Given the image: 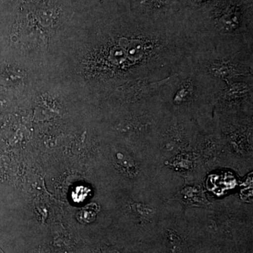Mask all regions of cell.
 Returning <instances> with one entry per match:
<instances>
[{"mask_svg": "<svg viewBox=\"0 0 253 253\" xmlns=\"http://www.w3.org/2000/svg\"><path fill=\"white\" fill-rule=\"evenodd\" d=\"M166 81L157 82V83L149 82L146 80L137 81L132 85L134 96H138V98L141 96L143 97L145 95L149 94L151 91H154L155 89L161 86V84Z\"/></svg>", "mask_w": 253, "mask_h": 253, "instance_id": "obj_1", "label": "cell"}, {"mask_svg": "<svg viewBox=\"0 0 253 253\" xmlns=\"http://www.w3.org/2000/svg\"><path fill=\"white\" fill-rule=\"evenodd\" d=\"M0 253H4V252H3L2 251H1V249H0Z\"/></svg>", "mask_w": 253, "mask_h": 253, "instance_id": "obj_2", "label": "cell"}]
</instances>
